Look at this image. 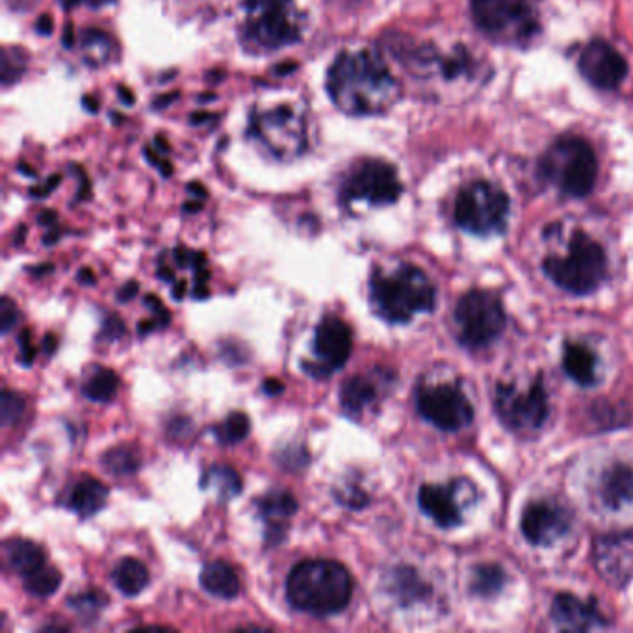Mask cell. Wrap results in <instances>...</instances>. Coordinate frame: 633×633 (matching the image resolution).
Wrapping results in <instances>:
<instances>
[{
	"instance_id": "cell-1",
	"label": "cell",
	"mask_w": 633,
	"mask_h": 633,
	"mask_svg": "<svg viewBox=\"0 0 633 633\" xmlns=\"http://www.w3.org/2000/svg\"><path fill=\"white\" fill-rule=\"evenodd\" d=\"M327 91L349 116H374L396 101L398 84L377 52L359 49L336 58L327 75Z\"/></svg>"
},
{
	"instance_id": "cell-2",
	"label": "cell",
	"mask_w": 633,
	"mask_h": 633,
	"mask_svg": "<svg viewBox=\"0 0 633 633\" xmlns=\"http://www.w3.org/2000/svg\"><path fill=\"white\" fill-rule=\"evenodd\" d=\"M353 582L348 569L333 559H305L286 578V600L316 619L333 617L348 608Z\"/></svg>"
},
{
	"instance_id": "cell-3",
	"label": "cell",
	"mask_w": 633,
	"mask_h": 633,
	"mask_svg": "<svg viewBox=\"0 0 633 633\" xmlns=\"http://www.w3.org/2000/svg\"><path fill=\"white\" fill-rule=\"evenodd\" d=\"M370 303L381 320L396 325L409 323L420 312H433L437 290L420 268L401 264L394 273H372Z\"/></svg>"
},
{
	"instance_id": "cell-4",
	"label": "cell",
	"mask_w": 633,
	"mask_h": 633,
	"mask_svg": "<svg viewBox=\"0 0 633 633\" xmlns=\"http://www.w3.org/2000/svg\"><path fill=\"white\" fill-rule=\"evenodd\" d=\"M249 136L275 160L292 162L309 147L307 110L288 99L259 104L251 112Z\"/></svg>"
},
{
	"instance_id": "cell-5",
	"label": "cell",
	"mask_w": 633,
	"mask_h": 633,
	"mask_svg": "<svg viewBox=\"0 0 633 633\" xmlns=\"http://www.w3.org/2000/svg\"><path fill=\"white\" fill-rule=\"evenodd\" d=\"M546 277L574 296L596 292L608 273V259L602 246L589 234L578 233L570 240L565 257H548L543 262Z\"/></svg>"
},
{
	"instance_id": "cell-6",
	"label": "cell",
	"mask_w": 633,
	"mask_h": 633,
	"mask_svg": "<svg viewBox=\"0 0 633 633\" xmlns=\"http://www.w3.org/2000/svg\"><path fill=\"white\" fill-rule=\"evenodd\" d=\"M244 41L257 52L285 49L301 38V15L294 0H247Z\"/></svg>"
},
{
	"instance_id": "cell-7",
	"label": "cell",
	"mask_w": 633,
	"mask_h": 633,
	"mask_svg": "<svg viewBox=\"0 0 633 633\" xmlns=\"http://www.w3.org/2000/svg\"><path fill=\"white\" fill-rule=\"evenodd\" d=\"M541 171L544 179L554 182L563 194L580 199L595 188L598 162L593 147L583 138L565 136L548 149Z\"/></svg>"
},
{
	"instance_id": "cell-8",
	"label": "cell",
	"mask_w": 633,
	"mask_h": 633,
	"mask_svg": "<svg viewBox=\"0 0 633 633\" xmlns=\"http://www.w3.org/2000/svg\"><path fill=\"white\" fill-rule=\"evenodd\" d=\"M459 342L468 349H483L496 342L505 329L502 299L491 290H470L453 312Z\"/></svg>"
},
{
	"instance_id": "cell-9",
	"label": "cell",
	"mask_w": 633,
	"mask_h": 633,
	"mask_svg": "<svg viewBox=\"0 0 633 633\" xmlns=\"http://www.w3.org/2000/svg\"><path fill=\"white\" fill-rule=\"evenodd\" d=\"M509 197L491 182L478 181L463 188L455 201V223L476 236L502 233L509 218Z\"/></svg>"
},
{
	"instance_id": "cell-10",
	"label": "cell",
	"mask_w": 633,
	"mask_h": 633,
	"mask_svg": "<svg viewBox=\"0 0 633 633\" xmlns=\"http://www.w3.org/2000/svg\"><path fill=\"white\" fill-rule=\"evenodd\" d=\"M398 171L383 160H362L349 169L340 188V199L349 207L353 203H368L372 207L392 205L400 199Z\"/></svg>"
},
{
	"instance_id": "cell-11",
	"label": "cell",
	"mask_w": 633,
	"mask_h": 633,
	"mask_svg": "<svg viewBox=\"0 0 633 633\" xmlns=\"http://www.w3.org/2000/svg\"><path fill=\"white\" fill-rule=\"evenodd\" d=\"M472 13L485 34L504 43H524L539 28L528 0H472Z\"/></svg>"
},
{
	"instance_id": "cell-12",
	"label": "cell",
	"mask_w": 633,
	"mask_h": 633,
	"mask_svg": "<svg viewBox=\"0 0 633 633\" xmlns=\"http://www.w3.org/2000/svg\"><path fill=\"white\" fill-rule=\"evenodd\" d=\"M494 407L502 424L513 431L541 429L548 418L543 375H537L526 390H518L511 383H498L494 390Z\"/></svg>"
},
{
	"instance_id": "cell-13",
	"label": "cell",
	"mask_w": 633,
	"mask_h": 633,
	"mask_svg": "<svg viewBox=\"0 0 633 633\" xmlns=\"http://www.w3.org/2000/svg\"><path fill=\"white\" fill-rule=\"evenodd\" d=\"M416 409L426 422L448 433L465 429L474 420V407L459 385H420Z\"/></svg>"
},
{
	"instance_id": "cell-14",
	"label": "cell",
	"mask_w": 633,
	"mask_h": 633,
	"mask_svg": "<svg viewBox=\"0 0 633 633\" xmlns=\"http://www.w3.org/2000/svg\"><path fill=\"white\" fill-rule=\"evenodd\" d=\"M351 349L353 333L348 323L338 316H323L314 329L312 342V351L320 362L301 361V368L305 374L323 381L344 368L351 357Z\"/></svg>"
},
{
	"instance_id": "cell-15",
	"label": "cell",
	"mask_w": 633,
	"mask_h": 633,
	"mask_svg": "<svg viewBox=\"0 0 633 633\" xmlns=\"http://www.w3.org/2000/svg\"><path fill=\"white\" fill-rule=\"evenodd\" d=\"M474 489V483L468 479H453L446 485L426 483L418 491V505L442 530H452L463 522V507L459 502L463 492Z\"/></svg>"
},
{
	"instance_id": "cell-16",
	"label": "cell",
	"mask_w": 633,
	"mask_h": 633,
	"mask_svg": "<svg viewBox=\"0 0 633 633\" xmlns=\"http://www.w3.org/2000/svg\"><path fill=\"white\" fill-rule=\"evenodd\" d=\"M593 556L600 578L617 589L626 587L633 580V531L598 537Z\"/></svg>"
},
{
	"instance_id": "cell-17",
	"label": "cell",
	"mask_w": 633,
	"mask_h": 633,
	"mask_svg": "<svg viewBox=\"0 0 633 633\" xmlns=\"http://www.w3.org/2000/svg\"><path fill=\"white\" fill-rule=\"evenodd\" d=\"M572 526V515L563 505L550 502V500H539L526 505L522 518H520V528L524 537L533 546H550L567 535Z\"/></svg>"
},
{
	"instance_id": "cell-18",
	"label": "cell",
	"mask_w": 633,
	"mask_h": 633,
	"mask_svg": "<svg viewBox=\"0 0 633 633\" xmlns=\"http://www.w3.org/2000/svg\"><path fill=\"white\" fill-rule=\"evenodd\" d=\"M580 71L598 90H617L628 75V64L608 41L595 39L582 51Z\"/></svg>"
},
{
	"instance_id": "cell-19",
	"label": "cell",
	"mask_w": 633,
	"mask_h": 633,
	"mask_svg": "<svg viewBox=\"0 0 633 633\" xmlns=\"http://www.w3.org/2000/svg\"><path fill=\"white\" fill-rule=\"evenodd\" d=\"M552 621L556 622L559 630L567 632H589L608 624L595 600L585 602L582 598L569 593H561L554 598Z\"/></svg>"
},
{
	"instance_id": "cell-20",
	"label": "cell",
	"mask_w": 633,
	"mask_h": 633,
	"mask_svg": "<svg viewBox=\"0 0 633 633\" xmlns=\"http://www.w3.org/2000/svg\"><path fill=\"white\" fill-rule=\"evenodd\" d=\"M602 502L613 511L633 502V466L615 463L609 466L600 481Z\"/></svg>"
},
{
	"instance_id": "cell-21",
	"label": "cell",
	"mask_w": 633,
	"mask_h": 633,
	"mask_svg": "<svg viewBox=\"0 0 633 633\" xmlns=\"http://www.w3.org/2000/svg\"><path fill=\"white\" fill-rule=\"evenodd\" d=\"M108 500V487L99 479L82 478L77 481L69 494L65 496L64 504L69 511H73L80 518L95 517Z\"/></svg>"
},
{
	"instance_id": "cell-22",
	"label": "cell",
	"mask_w": 633,
	"mask_h": 633,
	"mask_svg": "<svg viewBox=\"0 0 633 633\" xmlns=\"http://www.w3.org/2000/svg\"><path fill=\"white\" fill-rule=\"evenodd\" d=\"M377 383L368 375H353L340 387V409L349 420H361L368 405L377 400Z\"/></svg>"
},
{
	"instance_id": "cell-23",
	"label": "cell",
	"mask_w": 633,
	"mask_h": 633,
	"mask_svg": "<svg viewBox=\"0 0 633 633\" xmlns=\"http://www.w3.org/2000/svg\"><path fill=\"white\" fill-rule=\"evenodd\" d=\"M199 582L208 595L216 596L221 600H233L242 591L238 572L229 563L220 559L203 567Z\"/></svg>"
},
{
	"instance_id": "cell-24",
	"label": "cell",
	"mask_w": 633,
	"mask_h": 633,
	"mask_svg": "<svg viewBox=\"0 0 633 633\" xmlns=\"http://www.w3.org/2000/svg\"><path fill=\"white\" fill-rule=\"evenodd\" d=\"M4 556L10 565V569L25 580L26 576L38 572L47 565L45 550L26 539H10L4 543Z\"/></svg>"
},
{
	"instance_id": "cell-25",
	"label": "cell",
	"mask_w": 633,
	"mask_h": 633,
	"mask_svg": "<svg viewBox=\"0 0 633 633\" xmlns=\"http://www.w3.org/2000/svg\"><path fill=\"white\" fill-rule=\"evenodd\" d=\"M387 591L400 606L407 608L429 596V585L411 567H396L388 574Z\"/></svg>"
},
{
	"instance_id": "cell-26",
	"label": "cell",
	"mask_w": 633,
	"mask_h": 633,
	"mask_svg": "<svg viewBox=\"0 0 633 633\" xmlns=\"http://www.w3.org/2000/svg\"><path fill=\"white\" fill-rule=\"evenodd\" d=\"M596 355L583 344L567 342L563 353V368L574 383L580 387H593L596 385Z\"/></svg>"
},
{
	"instance_id": "cell-27",
	"label": "cell",
	"mask_w": 633,
	"mask_h": 633,
	"mask_svg": "<svg viewBox=\"0 0 633 633\" xmlns=\"http://www.w3.org/2000/svg\"><path fill=\"white\" fill-rule=\"evenodd\" d=\"M112 582L121 595L138 596L151 582V576L140 559L123 557L112 572Z\"/></svg>"
},
{
	"instance_id": "cell-28",
	"label": "cell",
	"mask_w": 633,
	"mask_h": 633,
	"mask_svg": "<svg viewBox=\"0 0 633 633\" xmlns=\"http://www.w3.org/2000/svg\"><path fill=\"white\" fill-rule=\"evenodd\" d=\"M201 489H214L220 502H231L244 491V479L229 465L208 466L201 478Z\"/></svg>"
},
{
	"instance_id": "cell-29",
	"label": "cell",
	"mask_w": 633,
	"mask_h": 633,
	"mask_svg": "<svg viewBox=\"0 0 633 633\" xmlns=\"http://www.w3.org/2000/svg\"><path fill=\"white\" fill-rule=\"evenodd\" d=\"M260 517L266 522H285L298 513L296 496L288 491H272L260 496L255 502Z\"/></svg>"
},
{
	"instance_id": "cell-30",
	"label": "cell",
	"mask_w": 633,
	"mask_h": 633,
	"mask_svg": "<svg viewBox=\"0 0 633 633\" xmlns=\"http://www.w3.org/2000/svg\"><path fill=\"white\" fill-rule=\"evenodd\" d=\"M80 51L88 64L104 65L114 58L116 45L112 38L101 30H86L80 39Z\"/></svg>"
},
{
	"instance_id": "cell-31",
	"label": "cell",
	"mask_w": 633,
	"mask_h": 633,
	"mask_svg": "<svg viewBox=\"0 0 633 633\" xmlns=\"http://www.w3.org/2000/svg\"><path fill=\"white\" fill-rule=\"evenodd\" d=\"M117 390H119V377L116 372L108 368H97L84 383L82 394L95 403H106V401L114 400Z\"/></svg>"
},
{
	"instance_id": "cell-32",
	"label": "cell",
	"mask_w": 633,
	"mask_h": 633,
	"mask_svg": "<svg viewBox=\"0 0 633 633\" xmlns=\"http://www.w3.org/2000/svg\"><path fill=\"white\" fill-rule=\"evenodd\" d=\"M103 466L114 476H132L140 470L142 457L134 446H116L103 453Z\"/></svg>"
},
{
	"instance_id": "cell-33",
	"label": "cell",
	"mask_w": 633,
	"mask_h": 633,
	"mask_svg": "<svg viewBox=\"0 0 633 633\" xmlns=\"http://www.w3.org/2000/svg\"><path fill=\"white\" fill-rule=\"evenodd\" d=\"M212 433L223 446L238 444L251 433V420L246 413L236 411V413L229 414L221 424L212 427Z\"/></svg>"
},
{
	"instance_id": "cell-34",
	"label": "cell",
	"mask_w": 633,
	"mask_h": 633,
	"mask_svg": "<svg viewBox=\"0 0 633 633\" xmlns=\"http://www.w3.org/2000/svg\"><path fill=\"white\" fill-rule=\"evenodd\" d=\"M507 582L504 569L498 565H479L474 569L470 589L479 596H492L502 591Z\"/></svg>"
},
{
	"instance_id": "cell-35",
	"label": "cell",
	"mask_w": 633,
	"mask_h": 633,
	"mask_svg": "<svg viewBox=\"0 0 633 633\" xmlns=\"http://www.w3.org/2000/svg\"><path fill=\"white\" fill-rule=\"evenodd\" d=\"M62 580H64V576H62L60 570L45 565V567L39 569L38 572L26 576V593H30V595L36 596V598H49V596L54 595V593L60 589Z\"/></svg>"
},
{
	"instance_id": "cell-36",
	"label": "cell",
	"mask_w": 633,
	"mask_h": 633,
	"mask_svg": "<svg viewBox=\"0 0 633 633\" xmlns=\"http://www.w3.org/2000/svg\"><path fill=\"white\" fill-rule=\"evenodd\" d=\"M273 459L281 470L290 474L303 472L307 466L311 465V453L303 444H286L275 452Z\"/></svg>"
},
{
	"instance_id": "cell-37",
	"label": "cell",
	"mask_w": 633,
	"mask_h": 633,
	"mask_svg": "<svg viewBox=\"0 0 633 633\" xmlns=\"http://www.w3.org/2000/svg\"><path fill=\"white\" fill-rule=\"evenodd\" d=\"M106 604H108V596L95 589L67 598V606L77 611L82 619H97L99 613L106 608Z\"/></svg>"
},
{
	"instance_id": "cell-38",
	"label": "cell",
	"mask_w": 633,
	"mask_h": 633,
	"mask_svg": "<svg viewBox=\"0 0 633 633\" xmlns=\"http://www.w3.org/2000/svg\"><path fill=\"white\" fill-rule=\"evenodd\" d=\"M26 411V400L13 390H2L0 396V422L4 427H12L19 424Z\"/></svg>"
},
{
	"instance_id": "cell-39",
	"label": "cell",
	"mask_w": 633,
	"mask_h": 633,
	"mask_svg": "<svg viewBox=\"0 0 633 633\" xmlns=\"http://www.w3.org/2000/svg\"><path fill=\"white\" fill-rule=\"evenodd\" d=\"M333 498H335L336 504L344 505L346 509H351V511H361L370 504V496L362 491L359 485H353V483L335 489Z\"/></svg>"
},
{
	"instance_id": "cell-40",
	"label": "cell",
	"mask_w": 633,
	"mask_h": 633,
	"mask_svg": "<svg viewBox=\"0 0 633 633\" xmlns=\"http://www.w3.org/2000/svg\"><path fill=\"white\" fill-rule=\"evenodd\" d=\"M125 333H127V325L123 322V318L117 316V314H106L103 325H101V331L97 333V342L110 344V342L119 340Z\"/></svg>"
},
{
	"instance_id": "cell-41",
	"label": "cell",
	"mask_w": 633,
	"mask_h": 633,
	"mask_svg": "<svg viewBox=\"0 0 633 633\" xmlns=\"http://www.w3.org/2000/svg\"><path fill=\"white\" fill-rule=\"evenodd\" d=\"M19 322V309L8 296L0 299V333L8 335Z\"/></svg>"
},
{
	"instance_id": "cell-42",
	"label": "cell",
	"mask_w": 633,
	"mask_h": 633,
	"mask_svg": "<svg viewBox=\"0 0 633 633\" xmlns=\"http://www.w3.org/2000/svg\"><path fill=\"white\" fill-rule=\"evenodd\" d=\"M17 346H19V362L28 368L32 366L36 361V348L32 344V331L30 329H23L19 336H17Z\"/></svg>"
},
{
	"instance_id": "cell-43",
	"label": "cell",
	"mask_w": 633,
	"mask_h": 633,
	"mask_svg": "<svg viewBox=\"0 0 633 633\" xmlns=\"http://www.w3.org/2000/svg\"><path fill=\"white\" fill-rule=\"evenodd\" d=\"M143 303L147 305V309H151L153 314H155L153 318H155V322L158 323V327H160V329H166L169 322H171V314H169L168 309L164 307V303L156 298V296H153V294H149L147 298L143 299Z\"/></svg>"
},
{
	"instance_id": "cell-44",
	"label": "cell",
	"mask_w": 633,
	"mask_h": 633,
	"mask_svg": "<svg viewBox=\"0 0 633 633\" xmlns=\"http://www.w3.org/2000/svg\"><path fill=\"white\" fill-rule=\"evenodd\" d=\"M288 524L286 522H266V544L279 546L286 539Z\"/></svg>"
},
{
	"instance_id": "cell-45",
	"label": "cell",
	"mask_w": 633,
	"mask_h": 633,
	"mask_svg": "<svg viewBox=\"0 0 633 633\" xmlns=\"http://www.w3.org/2000/svg\"><path fill=\"white\" fill-rule=\"evenodd\" d=\"M138 292H140V283L129 281V283H125V285L117 290V301H119V303H129V301H132V299L138 296Z\"/></svg>"
},
{
	"instance_id": "cell-46",
	"label": "cell",
	"mask_w": 633,
	"mask_h": 633,
	"mask_svg": "<svg viewBox=\"0 0 633 633\" xmlns=\"http://www.w3.org/2000/svg\"><path fill=\"white\" fill-rule=\"evenodd\" d=\"M262 392H264L266 396H277V394L285 392V385H283L279 379H275V377H268V379H264V383H262Z\"/></svg>"
},
{
	"instance_id": "cell-47",
	"label": "cell",
	"mask_w": 633,
	"mask_h": 633,
	"mask_svg": "<svg viewBox=\"0 0 633 633\" xmlns=\"http://www.w3.org/2000/svg\"><path fill=\"white\" fill-rule=\"evenodd\" d=\"M77 281L80 285H95V273L91 272L90 268H82V270H78L77 273Z\"/></svg>"
},
{
	"instance_id": "cell-48",
	"label": "cell",
	"mask_w": 633,
	"mask_h": 633,
	"mask_svg": "<svg viewBox=\"0 0 633 633\" xmlns=\"http://www.w3.org/2000/svg\"><path fill=\"white\" fill-rule=\"evenodd\" d=\"M56 348H58V338L54 335L45 336V340H43V353L52 357Z\"/></svg>"
},
{
	"instance_id": "cell-49",
	"label": "cell",
	"mask_w": 633,
	"mask_h": 633,
	"mask_svg": "<svg viewBox=\"0 0 633 633\" xmlns=\"http://www.w3.org/2000/svg\"><path fill=\"white\" fill-rule=\"evenodd\" d=\"M158 279H162V281H166V283H173L175 281V273L173 270L169 268L168 264H162L160 262V266H158Z\"/></svg>"
},
{
	"instance_id": "cell-50",
	"label": "cell",
	"mask_w": 633,
	"mask_h": 633,
	"mask_svg": "<svg viewBox=\"0 0 633 633\" xmlns=\"http://www.w3.org/2000/svg\"><path fill=\"white\" fill-rule=\"evenodd\" d=\"M186 285H188V283H186L184 279H181L179 283H175V285H173V299H175V301H181V299L184 298Z\"/></svg>"
},
{
	"instance_id": "cell-51",
	"label": "cell",
	"mask_w": 633,
	"mask_h": 633,
	"mask_svg": "<svg viewBox=\"0 0 633 633\" xmlns=\"http://www.w3.org/2000/svg\"><path fill=\"white\" fill-rule=\"evenodd\" d=\"M52 270H54V266H52V264H47V266H45V264H41L38 268H32L30 273H32L34 277H43V273H51Z\"/></svg>"
},
{
	"instance_id": "cell-52",
	"label": "cell",
	"mask_w": 633,
	"mask_h": 633,
	"mask_svg": "<svg viewBox=\"0 0 633 633\" xmlns=\"http://www.w3.org/2000/svg\"><path fill=\"white\" fill-rule=\"evenodd\" d=\"M38 28L41 34H51V28H52L51 19H49V17H43V19L39 21Z\"/></svg>"
},
{
	"instance_id": "cell-53",
	"label": "cell",
	"mask_w": 633,
	"mask_h": 633,
	"mask_svg": "<svg viewBox=\"0 0 633 633\" xmlns=\"http://www.w3.org/2000/svg\"><path fill=\"white\" fill-rule=\"evenodd\" d=\"M82 2L90 4L91 8H101V6H106V4H114L116 0H82Z\"/></svg>"
},
{
	"instance_id": "cell-54",
	"label": "cell",
	"mask_w": 633,
	"mask_h": 633,
	"mask_svg": "<svg viewBox=\"0 0 633 633\" xmlns=\"http://www.w3.org/2000/svg\"><path fill=\"white\" fill-rule=\"evenodd\" d=\"M43 632H69V628L67 626H62V624H54V626H45V628H41Z\"/></svg>"
}]
</instances>
